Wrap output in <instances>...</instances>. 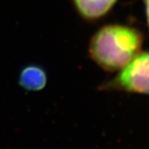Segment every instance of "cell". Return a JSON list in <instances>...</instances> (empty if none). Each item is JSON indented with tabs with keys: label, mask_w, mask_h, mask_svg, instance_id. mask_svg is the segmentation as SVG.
Segmentation results:
<instances>
[{
	"label": "cell",
	"mask_w": 149,
	"mask_h": 149,
	"mask_svg": "<svg viewBox=\"0 0 149 149\" xmlns=\"http://www.w3.org/2000/svg\"><path fill=\"white\" fill-rule=\"evenodd\" d=\"M102 90L149 94V52L135 56L111 80L101 85Z\"/></svg>",
	"instance_id": "obj_2"
},
{
	"label": "cell",
	"mask_w": 149,
	"mask_h": 149,
	"mask_svg": "<svg viewBox=\"0 0 149 149\" xmlns=\"http://www.w3.org/2000/svg\"><path fill=\"white\" fill-rule=\"evenodd\" d=\"M48 82V74L46 69L38 64L24 65L19 71L17 83L22 90L28 92L42 91Z\"/></svg>",
	"instance_id": "obj_4"
},
{
	"label": "cell",
	"mask_w": 149,
	"mask_h": 149,
	"mask_svg": "<svg viewBox=\"0 0 149 149\" xmlns=\"http://www.w3.org/2000/svg\"><path fill=\"white\" fill-rule=\"evenodd\" d=\"M142 45L139 31L123 25H106L92 36L89 44L91 58L108 71L122 69L137 55Z\"/></svg>",
	"instance_id": "obj_1"
},
{
	"label": "cell",
	"mask_w": 149,
	"mask_h": 149,
	"mask_svg": "<svg viewBox=\"0 0 149 149\" xmlns=\"http://www.w3.org/2000/svg\"><path fill=\"white\" fill-rule=\"evenodd\" d=\"M77 14L85 21L94 22L109 13L118 0H70Z\"/></svg>",
	"instance_id": "obj_3"
},
{
	"label": "cell",
	"mask_w": 149,
	"mask_h": 149,
	"mask_svg": "<svg viewBox=\"0 0 149 149\" xmlns=\"http://www.w3.org/2000/svg\"><path fill=\"white\" fill-rule=\"evenodd\" d=\"M145 3V8H146V13H147V18H148V22L149 26V0H143Z\"/></svg>",
	"instance_id": "obj_5"
}]
</instances>
